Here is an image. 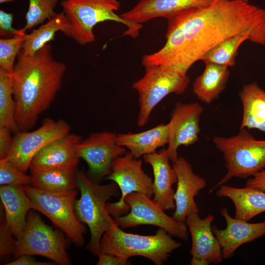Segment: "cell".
I'll list each match as a JSON object with an SVG mask.
<instances>
[{"label": "cell", "instance_id": "38", "mask_svg": "<svg viewBox=\"0 0 265 265\" xmlns=\"http://www.w3.org/2000/svg\"><path fill=\"white\" fill-rule=\"evenodd\" d=\"M54 262H41L36 260L30 255H24L17 258L14 261L5 264L6 265H51Z\"/></svg>", "mask_w": 265, "mask_h": 265}, {"label": "cell", "instance_id": "32", "mask_svg": "<svg viewBox=\"0 0 265 265\" xmlns=\"http://www.w3.org/2000/svg\"><path fill=\"white\" fill-rule=\"evenodd\" d=\"M24 33L20 29L13 37L0 39V68L9 73H13L16 57L22 49Z\"/></svg>", "mask_w": 265, "mask_h": 265}, {"label": "cell", "instance_id": "40", "mask_svg": "<svg viewBox=\"0 0 265 265\" xmlns=\"http://www.w3.org/2000/svg\"><path fill=\"white\" fill-rule=\"evenodd\" d=\"M14 0H0V3H4L8 2L13 1Z\"/></svg>", "mask_w": 265, "mask_h": 265}, {"label": "cell", "instance_id": "20", "mask_svg": "<svg viewBox=\"0 0 265 265\" xmlns=\"http://www.w3.org/2000/svg\"><path fill=\"white\" fill-rule=\"evenodd\" d=\"M220 213L225 220L226 227L219 229L213 226L212 230L221 247L223 259L232 256L242 244L265 236V221L249 223L237 219L230 216L226 208L221 209Z\"/></svg>", "mask_w": 265, "mask_h": 265}, {"label": "cell", "instance_id": "7", "mask_svg": "<svg viewBox=\"0 0 265 265\" xmlns=\"http://www.w3.org/2000/svg\"><path fill=\"white\" fill-rule=\"evenodd\" d=\"M145 68L143 77L132 85L138 94L139 127L147 123L153 109L163 99L171 93H184L190 82L186 73L176 68L159 65Z\"/></svg>", "mask_w": 265, "mask_h": 265}, {"label": "cell", "instance_id": "6", "mask_svg": "<svg viewBox=\"0 0 265 265\" xmlns=\"http://www.w3.org/2000/svg\"><path fill=\"white\" fill-rule=\"evenodd\" d=\"M212 142L222 154L227 171L210 193L233 178L246 179L265 169V140L256 139L248 130L240 129L228 137L215 136Z\"/></svg>", "mask_w": 265, "mask_h": 265}, {"label": "cell", "instance_id": "13", "mask_svg": "<svg viewBox=\"0 0 265 265\" xmlns=\"http://www.w3.org/2000/svg\"><path fill=\"white\" fill-rule=\"evenodd\" d=\"M117 134L108 132L91 133L77 147L78 154L87 164V175L99 183L111 172L114 160L127 153L117 142Z\"/></svg>", "mask_w": 265, "mask_h": 265}, {"label": "cell", "instance_id": "36", "mask_svg": "<svg viewBox=\"0 0 265 265\" xmlns=\"http://www.w3.org/2000/svg\"><path fill=\"white\" fill-rule=\"evenodd\" d=\"M13 19L12 13H7L2 10H0V33L1 35H8L13 36L17 34L18 29L12 26Z\"/></svg>", "mask_w": 265, "mask_h": 265}, {"label": "cell", "instance_id": "8", "mask_svg": "<svg viewBox=\"0 0 265 265\" xmlns=\"http://www.w3.org/2000/svg\"><path fill=\"white\" fill-rule=\"evenodd\" d=\"M33 204V210L46 216L76 245L84 243L86 228L78 218L74 204L77 195L75 190L67 192H53L31 185L23 186Z\"/></svg>", "mask_w": 265, "mask_h": 265}, {"label": "cell", "instance_id": "39", "mask_svg": "<svg viewBox=\"0 0 265 265\" xmlns=\"http://www.w3.org/2000/svg\"><path fill=\"white\" fill-rule=\"evenodd\" d=\"M245 186L265 192V169L258 172L249 178Z\"/></svg>", "mask_w": 265, "mask_h": 265}, {"label": "cell", "instance_id": "21", "mask_svg": "<svg viewBox=\"0 0 265 265\" xmlns=\"http://www.w3.org/2000/svg\"><path fill=\"white\" fill-rule=\"evenodd\" d=\"M143 159L151 166L153 171V200L164 211L175 210V192L172 186L177 183V178L175 170L169 163L166 149L144 155Z\"/></svg>", "mask_w": 265, "mask_h": 265}, {"label": "cell", "instance_id": "4", "mask_svg": "<svg viewBox=\"0 0 265 265\" xmlns=\"http://www.w3.org/2000/svg\"><path fill=\"white\" fill-rule=\"evenodd\" d=\"M69 22L62 32L80 45L95 41L94 27L99 23L114 21L126 25L124 35L136 38L142 25L129 23L116 14L120 7L118 0H63L60 3Z\"/></svg>", "mask_w": 265, "mask_h": 265}, {"label": "cell", "instance_id": "18", "mask_svg": "<svg viewBox=\"0 0 265 265\" xmlns=\"http://www.w3.org/2000/svg\"><path fill=\"white\" fill-rule=\"evenodd\" d=\"M82 140L74 133H68L52 141L32 159L31 172L51 169H77L80 158L77 147Z\"/></svg>", "mask_w": 265, "mask_h": 265}, {"label": "cell", "instance_id": "29", "mask_svg": "<svg viewBox=\"0 0 265 265\" xmlns=\"http://www.w3.org/2000/svg\"><path fill=\"white\" fill-rule=\"evenodd\" d=\"M246 40L264 46L262 40L255 33L246 31L220 43L203 55L201 60L205 63H212L227 67L233 66L236 64L238 48Z\"/></svg>", "mask_w": 265, "mask_h": 265}, {"label": "cell", "instance_id": "33", "mask_svg": "<svg viewBox=\"0 0 265 265\" xmlns=\"http://www.w3.org/2000/svg\"><path fill=\"white\" fill-rule=\"evenodd\" d=\"M31 184V176L26 174L4 159H0V186H27Z\"/></svg>", "mask_w": 265, "mask_h": 265}, {"label": "cell", "instance_id": "37", "mask_svg": "<svg viewBox=\"0 0 265 265\" xmlns=\"http://www.w3.org/2000/svg\"><path fill=\"white\" fill-rule=\"evenodd\" d=\"M97 265H130L129 259H124L107 253L101 252L99 255Z\"/></svg>", "mask_w": 265, "mask_h": 265}, {"label": "cell", "instance_id": "3", "mask_svg": "<svg viewBox=\"0 0 265 265\" xmlns=\"http://www.w3.org/2000/svg\"><path fill=\"white\" fill-rule=\"evenodd\" d=\"M77 183L80 196L75 201V212L79 219L89 229L90 239L86 248L98 256L103 234L115 224L107 212V201L120 195L119 188L113 181L106 185L99 184L90 179L83 170H77Z\"/></svg>", "mask_w": 265, "mask_h": 265}, {"label": "cell", "instance_id": "15", "mask_svg": "<svg viewBox=\"0 0 265 265\" xmlns=\"http://www.w3.org/2000/svg\"><path fill=\"white\" fill-rule=\"evenodd\" d=\"M214 219V216L211 214L203 219L198 213L186 217L185 223L192 238L190 265L218 264L222 262L221 247L211 226Z\"/></svg>", "mask_w": 265, "mask_h": 265}, {"label": "cell", "instance_id": "28", "mask_svg": "<svg viewBox=\"0 0 265 265\" xmlns=\"http://www.w3.org/2000/svg\"><path fill=\"white\" fill-rule=\"evenodd\" d=\"M69 26L68 21L63 12L55 13L45 24L27 34H23L24 42L22 52L31 55L54 40L56 32L62 31Z\"/></svg>", "mask_w": 265, "mask_h": 265}, {"label": "cell", "instance_id": "16", "mask_svg": "<svg viewBox=\"0 0 265 265\" xmlns=\"http://www.w3.org/2000/svg\"><path fill=\"white\" fill-rule=\"evenodd\" d=\"M172 166L177 178L174 196L175 209L172 217L185 223L188 215L199 213L194 198L206 187V182L205 179L194 172L190 163L183 157H178Z\"/></svg>", "mask_w": 265, "mask_h": 265}, {"label": "cell", "instance_id": "30", "mask_svg": "<svg viewBox=\"0 0 265 265\" xmlns=\"http://www.w3.org/2000/svg\"><path fill=\"white\" fill-rule=\"evenodd\" d=\"M16 109L13 73L0 68V128L8 129L15 133L19 131L15 119Z\"/></svg>", "mask_w": 265, "mask_h": 265}, {"label": "cell", "instance_id": "17", "mask_svg": "<svg viewBox=\"0 0 265 265\" xmlns=\"http://www.w3.org/2000/svg\"><path fill=\"white\" fill-rule=\"evenodd\" d=\"M167 20L165 44L158 51L144 55L142 64L144 67L159 65L176 68L187 73L192 65L189 62L181 21L176 16Z\"/></svg>", "mask_w": 265, "mask_h": 265}, {"label": "cell", "instance_id": "26", "mask_svg": "<svg viewBox=\"0 0 265 265\" xmlns=\"http://www.w3.org/2000/svg\"><path fill=\"white\" fill-rule=\"evenodd\" d=\"M205 64L203 72L193 82V92L201 102L210 104L224 90L230 72L225 66L212 63Z\"/></svg>", "mask_w": 265, "mask_h": 265}, {"label": "cell", "instance_id": "2", "mask_svg": "<svg viewBox=\"0 0 265 265\" xmlns=\"http://www.w3.org/2000/svg\"><path fill=\"white\" fill-rule=\"evenodd\" d=\"M66 70L54 59L47 44L31 55L19 53L13 72L15 119L19 131L27 132L54 101Z\"/></svg>", "mask_w": 265, "mask_h": 265}, {"label": "cell", "instance_id": "11", "mask_svg": "<svg viewBox=\"0 0 265 265\" xmlns=\"http://www.w3.org/2000/svg\"><path fill=\"white\" fill-rule=\"evenodd\" d=\"M145 194L132 192L126 196L125 202L130 207L126 214L113 218L114 222L122 229L141 225H150L165 230L172 236L183 240L188 239L186 223L169 216L153 200Z\"/></svg>", "mask_w": 265, "mask_h": 265}, {"label": "cell", "instance_id": "27", "mask_svg": "<svg viewBox=\"0 0 265 265\" xmlns=\"http://www.w3.org/2000/svg\"><path fill=\"white\" fill-rule=\"evenodd\" d=\"M77 169H51L31 172V186L48 191L67 192L76 190Z\"/></svg>", "mask_w": 265, "mask_h": 265}, {"label": "cell", "instance_id": "25", "mask_svg": "<svg viewBox=\"0 0 265 265\" xmlns=\"http://www.w3.org/2000/svg\"><path fill=\"white\" fill-rule=\"evenodd\" d=\"M238 95L242 106L240 129L265 132V91L254 82L244 85Z\"/></svg>", "mask_w": 265, "mask_h": 265}, {"label": "cell", "instance_id": "24", "mask_svg": "<svg viewBox=\"0 0 265 265\" xmlns=\"http://www.w3.org/2000/svg\"><path fill=\"white\" fill-rule=\"evenodd\" d=\"M168 124H161L148 130L138 133L117 134V142L129 150L136 159L156 152V150L168 144Z\"/></svg>", "mask_w": 265, "mask_h": 265}, {"label": "cell", "instance_id": "41", "mask_svg": "<svg viewBox=\"0 0 265 265\" xmlns=\"http://www.w3.org/2000/svg\"><path fill=\"white\" fill-rule=\"evenodd\" d=\"M241 0V1H242L245 2H249V1L250 0Z\"/></svg>", "mask_w": 265, "mask_h": 265}, {"label": "cell", "instance_id": "12", "mask_svg": "<svg viewBox=\"0 0 265 265\" xmlns=\"http://www.w3.org/2000/svg\"><path fill=\"white\" fill-rule=\"evenodd\" d=\"M71 126L62 119L46 120L34 131H19L15 133L11 151L5 159L24 173L29 169L34 156L43 148L55 139L70 133Z\"/></svg>", "mask_w": 265, "mask_h": 265}, {"label": "cell", "instance_id": "23", "mask_svg": "<svg viewBox=\"0 0 265 265\" xmlns=\"http://www.w3.org/2000/svg\"><path fill=\"white\" fill-rule=\"evenodd\" d=\"M216 191L218 197H228L234 203V217L248 221L265 212V192L245 186L238 188L223 184Z\"/></svg>", "mask_w": 265, "mask_h": 265}, {"label": "cell", "instance_id": "9", "mask_svg": "<svg viewBox=\"0 0 265 265\" xmlns=\"http://www.w3.org/2000/svg\"><path fill=\"white\" fill-rule=\"evenodd\" d=\"M66 247L63 232L53 229L37 213L30 210L25 228L17 239L14 256L16 258L24 255L40 256L59 265H68L71 261Z\"/></svg>", "mask_w": 265, "mask_h": 265}, {"label": "cell", "instance_id": "19", "mask_svg": "<svg viewBox=\"0 0 265 265\" xmlns=\"http://www.w3.org/2000/svg\"><path fill=\"white\" fill-rule=\"evenodd\" d=\"M216 0H140L131 9L123 13L121 17L134 25H142L157 18L168 19L190 9L211 6Z\"/></svg>", "mask_w": 265, "mask_h": 265}, {"label": "cell", "instance_id": "1", "mask_svg": "<svg viewBox=\"0 0 265 265\" xmlns=\"http://www.w3.org/2000/svg\"><path fill=\"white\" fill-rule=\"evenodd\" d=\"M175 16L181 21L191 65L220 43L246 31L255 33L265 45V9L249 2L216 0Z\"/></svg>", "mask_w": 265, "mask_h": 265}, {"label": "cell", "instance_id": "31", "mask_svg": "<svg viewBox=\"0 0 265 265\" xmlns=\"http://www.w3.org/2000/svg\"><path fill=\"white\" fill-rule=\"evenodd\" d=\"M59 0H29L28 8L26 15V23L21 30L26 32L50 19L55 13L54 10Z\"/></svg>", "mask_w": 265, "mask_h": 265}, {"label": "cell", "instance_id": "10", "mask_svg": "<svg viewBox=\"0 0 265 265\" xmlns=\"http://www.w3.org/2000/svg\"><path fill=\"white\" fill-rule=\"evenodd\" d=\"M106 180L115 182L121 192L119 200L106 204L108 212L113 217L127 214L130 211L125 198L132 192H140L151 198L154 195L153 180L142 169V160L135 158L129 151L116 159Z\"/></svg>", "mask_w": 265, "mask_h": 265}, {"label": "cell", "instance_id": "14", "mask_svg": "<svg viewBox=\"0 0 265 265\" xmlns=\"http://www.w3.org/2000/svg\"><path fill=\"white\" fill-rule=\"evenodd\" d=\"M204 111L198 103L177 102L173 108L169 122L167 153L174 162L178 158L177 150L181 146L194 144L199 139L200 120Z\"/></svg>", "mask_w": 265, "mask_h": 265}, {"label": "cell", "instance_id": "34", "mask_svg": "<svg viewBox=\"0 0 265 265\" xmlns=\"http://www.w3.org/2000/svg\"><path fill=\"white\" fill-rule=\"evenodd\" d=\"M0 256L2 259L14 254L17 239L8 226L5 218L2 205H0Z\"/></svg>", "mask_w": 265, "mask_h": 265}, {"label": "cell", "instance_id": "22", "mask_svg": "<svg viewBox=\"0 0 265 265\" xmlns=\"http://www.w3.org/2000/svg\"><path fill=\"white\" fill-rule=\"evenodd\" d=\"M0 197L6 222L13 235L19 239L26 225L32 203L22 186H0Z\"/></svg>", "mask_w": 265, "mask_h": 265}, {"label": "cell", "instance_id": "5", "mask_svg": "<svg viewBox=\"0 0 265 265\" xmlns=\"http://www.w3.org/2000/svg\"><path fill=\"white\" fill-rule=\"evenodd\" d=\"M181 245L161 228L153 235L145 236L126 233L115 224L103 234L100 241L101 252L126 259L141 256L156 265L164 264Z\"/></svg>", "mask_w": 265, "mask_h": 265}, {"label": "cell", "instance_id": "35", "mask_svg": "<svg viewBox=\"0 0 265 265\" xmlns=\"http://www.w3.org/2000/svg\"><path fill=\"white\" fill-rule=\"evenodd\" d=\"M12 131L5 128H0V159L8 156L12 147L13 137Z\"/></svg>", "mask_w": 265, "mask_h": 265}]
</instances>
